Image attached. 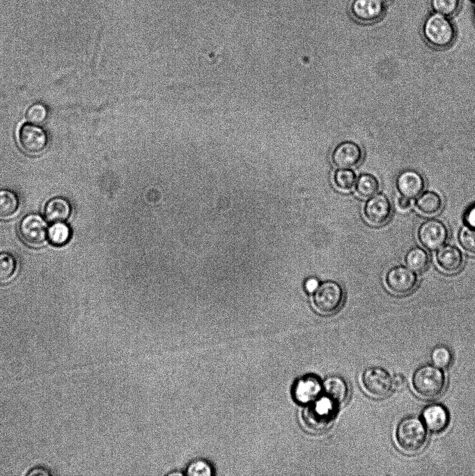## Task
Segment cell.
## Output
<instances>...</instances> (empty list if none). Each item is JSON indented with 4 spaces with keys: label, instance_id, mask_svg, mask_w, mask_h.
Listing matches in <instances>:
<instances>
[{
    "label": "cell",
    "instance_id": "cell-5",
    "mask_svg": "<svg viewBox=\"0 0 475 476\" xmlns=\"http://www.w3.org/2000/svg\"><path fill=\"white\" fill-rule=\"evenodd\" d=\"M416 237L424 248L435 250L446 244L449 237V231L442 220L430 218L419 224Z\"/></svg>",
    "mask_w": 475,
    "mask_h": 476
},
{
    "label": "cell",
    "instance_id": "cell-27",
    "mask_svg": "<svg viewBox=\"0 0 475 476\" xmlns=\"http://www.w3.org/2000/svg\"><path fill=\"white\" fill-rule=\"evenodd\" d=\"M71 237L70 227L63 222H54L47 230V238L56 246L65 245Z\"/></svg>",
    "mask_w": 475,
    "mask_h": 476
},
{
    "label": "cell",
    "instance_id": "cell-21",
    "mask_svg": "<svg viewBox=\"0 0 475 476\" xmlns=\"http://www.w3.org/2000/svg\"><path fill=\"white\" fill-rule=\"evenodd\" d=\"M404 261L406 266L415 272H423L430 265V256L421 247L414 246L405 253Z\"/></svg>",
    "mask_w": 475,
    "mask_h": 476
},
{
    "label": "cell",
    "instance_id": "cell-30",
    "mask_svg": "<svg viewBox=\"0 0 475 476\" xmlns=\"http://www.w3.org/2000/svg\"><path fill=\"white\" fill-rule=\"evenodd\" d=\"M458 240L466 252L475 255V228L464 224L458 231Z\"/></svg>",
    "mask_w": 475,
    "mask_h": 476
},
{
    "label": "cell",
    "instance_id": "cell-24",
    "mask_svg": "<svg viewBox=\"0 0 475 476\" xmlns=\"http://www.w3.org/2000/svg\"><path fill=\"white\" fill-rule=\"evenodd\" d=\"M380 187L378 179L373 174L364 173L357 178L356 190L357 194L363 198H370L375 194Z\"/></svg>",
    "mask_w": 475,
    "mask_h": 476
},
{
    "label": "cell",
    "instance_id": "cell-25",
    "mask_svg": "<svg viewBox=\"0 0 475 476\" xmlns=\"http://www.w3.org/2000/svg\"><path fill=\"white\" fill-rule=\"evenodd\" d=\"M184 473L188 476H212L215 475V469L209 460L196 458L187 464Z\"/></svg>",
    "mask_w": 475,
    "mask_h": 476
},
{
    "label": "cell",
    "instance_id": "cell-14",
    "mask_svg": "<svg viewBox=\"0 0 475 476\" xmlns=\"http://www.w3.org/2000/svg\"><path fill=\"white\" fill-rule=\"evenodd\" d=\"M362 159V151L354 141H344L333 150L331 160L339 169H349L357 165Z\"/></svg>",
    "mask_w": 475,
    "mask_h": 476
},
{
    "label": "cell",
    "instance_id": "cell-16",
    "mask_svg": "<svg viewBox=\"0 0 475 476\" xmlns=\"http://www.w3.org/2000/svg\"><path fill=\"white\" fill-rule=\"evenodd\" d=\"M425 426L433 433L444 431L449 423V414L442 404H432L426 406L421 413Z\"/></svg>",
    "mask_w": 475,
    "mask_h": 476
},
{
    "label": "cell",
    "instance_id": "cell-8",
    "mask_svg": "<svg viewBox=\"0 0 475 476\" xmlns=\"http://www.w3.org/2000/svg\"><path fill=\"white\" fill-rule=\"evenodd\" d=\"M334 407L328 404H313L306 406L302 413V422L309 432L318 433L328 429L334 418Z\"/></svg>",
    "mask_w": 475,
    "mask_h": 476
},
{
    "label": "cell",
    "instance_id": "cell-34",
    "mask_svg": "<svg viewBox=\"0 0 475 476\" xmlns=\"http://www.w3.org/2000/svg\"><path fill=\"white\" fill-rule=\"evenodd\" d=\"M397 206L400 210H407L412 206L411 199L400 196L397 200Z\"/></svg>",
    "mask_w": 475,
    "mask_h": 476
},
{
    "label": "cell",
    "instance_id": "cell-22",
    "mask_svg": "<svg viewBox=\"0 0 475 476\" xmlns=\"http://www.w3.org/2000/svg\"><path fill=\"white\" fill-rule=\"evenodd\" d=\"M17 196L8 190H0V220L13 218L19 208Z\"/></svg>",
    "mask_w": 475,
    "mask_h": 476
},
{
    "label": "cell",
    "instance_id": "cell-20",
    "mask_svg": "<svg viewBox=\"0 0 475 476\" xmlns=\"http://www.w3.org/2000/svg\"><path fill=\"white\" fill-rule=\"evenodd\" d=\"M71 205L68 200L63 197H54L45 205L44 213L45 218L50 222L66 220L71 214Z\"/></svg>",
    "mask_w": 475,
    "mask_h": 476
},
{
    "label": "cell",
    "instance_id": "cell-26",
    "mask_svg": "<svg viewBox=\"0 0 475 476\" xmlns=\"http://www.w3.org/2000/svg\"><path fill=\"white\" fill-rule=\"evenodd\" d=\"M432 13L451 18L462 7V0H429Z\"/></svg>",
    "mask_w": 475,
    "mask_h": 476
},
{
    "label": "cell",
    "instance_id": "cell-31",
    "mask_svg": "<svg viewBox=\"0 0 475 476\" xmlns=\"http://www.w3.org/2000/svg\"><path fill=\"white\" fill-rule=\"evenodd\" d=\"M47 116V110L45 105L36 103L31 105L26 111V119L35 124L44 122Z\"/></svg>",
    "mask_w": 475,
    "mask_h": 476
},
{
    "label": "cell",
    "instance_id": "cell-9",
    "mask_svg": "<svg viewBox=\"0 0 475 476\" xmlns=\"http://www.w3.org/2000/svg\"><path fill=\"white\" fill-rule=\"evenodd\" d=\"M19 236L26 245L40 247L47 238V224L42 217L36 214L25 216L18 227Z\"/></svg>",
    "mask_w": 475,
    "mask_h": 476
},
{
    "label": "cell",
    "instance_id": "cell-28",
    "mask_svg": "<svg viewBox=\"0 0 475 476\" xmlns=\"http://www.w3.org/2000/svg\"><path fill=\"white\" fill-rule=\"evenodd\" d=\"M430 358L433 364L441 369L448 368L453 361L451 350L444 345L434 347L431 351Z\"/></svg>",
    "mask_w": 475,
    "mask_h": 476
},
{
    "label": "cell",
    "instance_id": "cell-33",
    "mask_svg": "<svg viewBox=\"0 0 475 476\" xmlns=\"http://www.w3.org/2000/svg\"><path fill=\"white\" fill-rule=\"evenodd\" d=\"M319 286L318 280L316 278H309L304 284V287L308 293H314Z\"/></svg>",
    "mask_w": 475,
    "mask_h": 476
},
{
    "label": "cell",
    "instance_id": "cell-6",
    "mask_svg": "<svg viewBox=\"0 0 475 476\" xmlns=\"http://www.w3.org/2000/svg\"><path fill=\"white\" fill-rule=\"evenodd\" d=\"M343 291L337 282L327 281L318 286L313 295V305L321 314L330 315L342 305Z\"/></svg>",
    "mask_w": 475,
    "mask_h": 476
},
{
    "label": "cell",
    "instance_id": "cell-38",
    "mask_svg": "<svg viewBox=\"0 0 475 476\" xmlns=\"http://www.w3.org/2000/svg\"><path fill=\"white\" fill-rule=\"evenodd\" d=\"M472 15H473V19L475 22V3H474L473 8H472Z\"/></svg>",
    "mask_w": 475,
    "mask_h": 476
},
{
    "label": "cell",
    "instance_id": "cell-11",
    "mask_svg": "<svg viewBox=\"0 0 475 476\" xmlns=\"http://www.w3.org/2000/svg\"><path fill=\"white\" fill-rule=\"evenodd\" d=\"M18 139L21 148L31 155L41 153L46 148L48 142L45 131L31 124H24L21 127Z\"/></svg>",
    "mask_w": 475,
    "mask_h": 476
},
{
    "label": "cell",
    "instance_id": "cell-4",
    "mask_svg": "<svg viewBox=\"0 0 475 476\" xmlns=\"http://www.w3.org/2000/svg\"><path fill=\"white\" fill-rule=\"evenodd\" d=\"M360 385L365 393L375 399L385 398L394 388L393 378L380 367L366 368L361 374Z\"/></svg>",
    "mask_w": 475,
    "mask_h": 476
},
{
    "label": "cell",
    "instance_id": "cell-36",
    "mask_svg": "<svg viewBox=\"0 0 475 476\" xmlns=\"http://www.w3.org/2000/svg\"><path fill=\"white\" fill-rule=\"evenodd\" d=\"M49 472L47 470H45L44 468L41 467H37L35 468L28 473L29 475H49Z\"/></svg>",
    "mask_w": 475,
    "mask_h": 476
},
{
    "label": "cell",
    "instance_id": "cell-17",
    "mask_svg": "<svg viewBox=\"0 0 475 476\" xmlns=\"http://www.w3.org/2000/svg\"><path fill=\"white\" fill-rule=\"evenodd\" d=\"M327 401L334 407L345 403L348 398L350 389L346 380L342 376L333 375L327 377L323 383Z\"/></svg>",
    "mask_w": 475,
    "mask_h": 476
},
{
    "label": "cell",
    "instance_id": "cell-15",
    "mask_svg": "<svg viewBox=\"0 0 475 476\" xmlns=\"http://www.w3.org/2000/svg\"><path fill=\"white\" fill-rule=\"evenodd\" d=\"M435 261L439 268L446 273L458 272L465 261L462 251L453 245H444L437 249Z\"/></svg>",
    "mask_w": 475,
    "mask_h": 476
},
{
    "label": "cell",
    "instance_id": "cell-7",
    "mask_svg": "<svg viewBox=\"0 0 475 476\" xmlns=\"http://www.w3.org/2000/svg\"><path fill=\"white\" fill-rule=\"evenodd\" d=\"M384 282L388 289L394 294L411 293L419 283L416 272L404 265H396L386 272Z\"/></svg>",
    "mask_w": 475,
    "mask_h": 476
},
{
    "label": "cell",
    "instance_id": "cell-19",
    "mask_svg": "<svg viewBox=\"0 0 475 476\" xmlns=\"http://www.w3.org/2000/svg\"><path fill=\"white\" fill-rule=\"evenodd\" d=\"M416 208L422 214L436 215L444 206L442 196L435 191L428 190L419 194L414 201Z\"/></svg>",
    "mask_w": 475,
    "mask_h": 476
},
{
    "label": "cell",
    "instance_id": "cell-23",
    "mask_svg": "<svg viewBox=\"0 0 475 476\" xmlns=\"http://www.w3.org/2000/svg\"><path fill=\"white\" fill-rule=\"evenodd\" d=\"M17 261L15 257L8 252L0 253V284L10 282L15 277L17 272Z\"/></svg>",
    "mask_w": 475,
    "mask_h": 476
},
{
    "label": "cell",
    "instance_id": "cell-39",
    "mask_svg": "<svg viewBox=\"0 0 475 476\" xmlns=\"http://www.w3.org/2000/svg\"><path fill=\"white\" fill-rule=\"evenodd\" d=\"M469 1H471L473 3H475V0H469Z\"/></svg>",
    "mask_w": 475,
    "mask_h": 476
},
{
    "label": "cell",
    "instance_id": "cell-35",
    "mask_svg": "<svg viewBox=\"0 0 475 476\" xmlns=\"http://www.w3.org/2000/svg\"><path fill=\"white\" fill-rule=\"evenodd\" d=\"M406 383L405 376L400 374H397L393 377L394 387L396 389H401L404 387Z\"/></svg>",
    "mask_w": 475,
    "mask_h": 476
},
{
    "label": "cell",
    "instance_id": "cell-12",
    "mask_svg": "<svg viewBox=\"0 0 475 476\" xmlns=\"http://www.w3.org/2000/svg\"><path fill=\"white\" fill-rule=\"evenodd\" d=\"M391 214V203L389 199L382 193L371 197L364 206V215L366 220L375 226H381L387 223Z\"/></svg>",
    "mask_w": 475,
    "mask_h": 476
},
{
    "label": "cell",
    "instance_id": "cell-18",
    "mask_svg": "<svg viewBox=\"0 0 475 476\" xmlns=\"http://www.w3.org/2000/svg\"><path fill=\"white\" fill-rule=\"evenodd\" d=\"M321 390L322 384L319 378L313 375H308L295 383L293 394L298 402L305 404L316 399Z\"/></svg>",
    "mask_w": 475,
    "mask_h": 476
},
{
    "label": "cell",
    "instance_id": "cell-32",
    "mask_svg": "<svg viewBox=\"0 0 475 476\" xmlns=\"http://www.w3.org/2000/svg\"><path fill=\"white\" fill-rule=\"evenodd\" d=\"M463 222L465 225L475 228V202L471 204L465 210Z\"/></svg>",
    "mask_w": 475,
    "mask_h": 476
},
{
    "label": "cell",
    "instance_id": "cell-29",
    "mask_svg": "<svg viewBox=\"0 0 475 476\" xmlns=\"http://www.w3.org/2000/svg\"><path fill=\"white\" fill-rule=\"evenodd\" d=\"M356 180V174L352 169H339L334 174V182L336 186L343 191L351 190Z\"/></svg>",
    "mask_w": 475,
    "mask_h": 476
},
{
    "label": "cell",
    "instance_id": "cell-1",
    "mask_svg": "<svg viewBox=\"0 0 475 476\" xmlns=\"http://www.w3.org/2000/svg\"><path fill=\"white\" fill-rule=\"evenodd\" d=\"M421 33L425 41L437 49L449 48L457 37L456 27L451 18L434 13L424 19Z\"/></svg>",
    "mask_w": 475,
    "mask_h": 476
},
{
    "label": "cell",
    "instance_id": "cell-13",
    "mask_svg": "<svg viewBox=\"0 0 475 476\" xmlns=\"http://www.w3.org/2000/svg\"><path fill=\"white\" fill-rule=\"evenodd\" d=\"M425 179L416 170L407 169L402 171L396 177V187L402 197L414 199L421 194L425 188Z\"/></svg>",
    "mask_w": 475,
    "mask_h": 476
},
{
    "label": "cell",
    "instance_id": "cell-37",
    "mask_svg": "<svg viewBox=\"0 0 475 476\" xmlns=\"http://www.w3.org/2000/svg\"><path fill=\"white\" fill-rule=\"evenodd\" d=\"M166 475L169 476H173V475H185L184 470H171V472L168 473Z\"/></svg>",
    "mask_w": 475,
    "mask_h": 476
},
{
    "label": "cell",
    "instance_id": "cell-3",
    "mask_svg": "<svg viewBox=\"0 0 475 476\" xmlns=\"http://www.w3.org/2000/svg\"><path fill=\"white\" fill-rule=\"evenodd\" d=\"M412 385L415 392L426 399L439 397L444 391L446 381L444 374L436 366L423 364L412 374Z\"/></svg>",
    "mask_w": 475,
    "mask_h": 476
},
{
    "label": "cell",
    "instance_id": "cell-2",
    "mask_svg": "<svg viewBox=\"0 0 475 476\" xmlns=\"http://www.w3.org/2000/svg\"><path fill=\"white\" fill-rule=\"evenodd\" d=\"M395 439L398 447L407 454L419 452L426 445L427 431L422 421L416 416H407L398 423Z\"/></svg>",
    "mask_w": 475,
    "mask_h": 476
},
{
    "label": "cell",
    "instance_id": "cell-10",
    "mask_svg": "<svg viewBox=\"0 0 475 476\" xmlns=\"http://www.w3.org/2000/svg\"><path fill=\"white\" fill-rule=\"evenodd\" d=\"M387 6L384 0H352L350 13L356 22L370 24L377 22L384 17Z\"/></svg>",
    "mask_w": 475,
    "mask_h": 476
}]
</instances>
